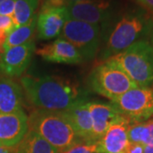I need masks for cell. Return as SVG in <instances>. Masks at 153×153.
<instances>
[{
    "mask_svg": "<svg viewBox=\"0 0 153 153\" xmlns=\"http://www.w3.org/2000/svg\"><path fill=\"white\" fill-rule=\"evenodd\" d=\"M21 85L29 103L36 109L65 111L87 94L78 82L60 76H23Z\"/></svg>",
    "mask_w": 153,
    "mask_h": 153,
    "instance_id": "6da1fadb",
    "label": "cell"
},
{
    "mask_svg": "<svg viewBox=\"0 0 153 153\" xmlns=\"http://www.w3.org/2000/svg\"><path fill=\"white\" fill-rule=\"evenodd\" d=\"M28 126L29 130L37 133L61 153L84 143L65 111L34 110L28 117Z\"/></svg>",
    "mask_w": 153,
    "mask_h": 153,
    "instance_id": "7a4b0ae2",
    "label": "cell"
},
{
    "mask_svg": "<svg viewBox=\"0 0 153 153\" xmlns=\"http://www.w3.org/2000/svg\"><path fill=\"white\" fill-rule=\"evenodd\" d=\"M153 26V16L143 9H135L123 14L110 31L103 59L125 50L138 41L146 39Z\"/></svg>",
    "mask_w": 153,
    "mask_h": 153,
    "instance_id": "3957f363",
    "label": "cell"
},
{
    "mask_svg": "<svg viewBox=\"0 0 153 153\" xmlns=\"http://www.w3.org/2000/svg\"><path fill=\"white\" fill-rule=\"evenodd\" d=\"M108 59L119 66L138 87L153 86V48L146 39L138 41Z\"/></svg>",
    "mask_w": 153,
    "mask_h": 153,
    "instance_id": "277c9868",
    "label": "cell"
},
{
    "mask_svg": "<svg viewBox=\"0 0 153 153\" xmlns=\"http://www.w3.org/2000/svg\"><path fill=\"white\" fill-rule=\"evenodd\" d=\"M88 85L94 93L113 101L137 84L112 60L106 59L94 67L88 76Z\"/></svg>",
    "mask_w": 153,
    "mask_h": 153,
    "instance_id": "5b68a950",
    "label": "cell"
},
{
    "mask_svg": "<svg viewBox=\"0 0 153 153\" xmlns=\"http://www.w3.org/2000/svg\"><path fill=\"white\" fill-rule=\"evenodd\" d=\"M60 36L78 50L83 60H93L98 54L101 38L100 25L67 19Z\"/></svg>",
    "mask_w": 153,
    "mask_h": 153,
    "instance_id": "8992f818",
    "label": "cell"
},
{
    "mask_svg": "<svg viewBox=\"0 0 153 153\" xmlns=\"http://www.w3.org/2000/svg\"><path fill=\"white\" fill-rule=\"evenodd\" d=\"M111 103L130 123L146 122L153 117V86L132 88Z\"/></svg>",
    "mask_w": 153,
    "mask_h": 153,
    "instance_id": "52a82bcc",
    "label": "cell"
},
{
    "mask_svg": "<svg viewBox=\"0 0 153 153\" xmlns=\"http://www.w3.org/2000/svg\"><path fill=\"white\" fill-rule=\"evenodd\" d=\"M68 19L89 24H108L113 18V7L110 0H88L69 3L66 6Z\"/></svg>",
    "mask_w": 153,
    "mask_h": 153,
    "instance_id": "ba28073f",
    "label": "cell"
},
{
    "mask_svg": "<svg viewBox=\"0 0 153 153\" xmlns=\"http://www.w3.org/2000/svg\"><path fill=\"white\" fill-rule=\"evenodd\" d=\"M28 130V117L23 110L11 113L0 112V146H16Z\"/></svg>",
    "mask_w": 153,
    "mask_h": 153,
    "instance_id": "9c48e42d",
    "label": "cell"
},
{
    "mask_svg": "<svg viewBox=\"0 0 153 153\" xmlns=\"http://www.w3.org/2000/svg\"><path fill=\"white\" fill-rule=\"evenodd\" d=\"M35 50L33 40L6 49L4 53L0 55V66L3 74L10 77L22 75L30 65Z\"/></svg>",
    "mask_w": 153,
    "mask_h": 153,
    "instance_id": "30bf717a",
    "label": "cell"
},
{
    "mask_svg": "<svg viewBox=\"0 0 153 153\" xmlns=\"http://www.w3.org/2000/svg\"><path fill=\"white\" fill-rule=\"evenodd\" d=\"M35 53L44 60L52 63L77 65L83 61L78 50L70 42L62 38L36 49Z\"/></svg>",
    "mask_w": 153,
    "mask_h": 153,
    "instance_id": "8fae6325",
    "label": "cell"
},
{
    "mask_svg": "<svg viewBox=\"0 0 153 153\" xmlns=\"http://www.w3.org/2000/svg\"><path fill=\"white\" fill-rule=\"evenodd\" d=\"M129 124V121L123 116L115 121L97 142L96 153H125L129 144L128 137Z\"/></svg>",
    "mask_w": 153,
    "mask_h": 153,
    "instance_id": "7c38bea8",
    "label": "cell"
},
{
    "mask_svg": "<svg viewBox=\"0 0 153 153\" xmlns=\"http://www.w3.org/2000/svg\"><path fill=\"white\" fill-rule=\"evenodd\" d=\"M67 19L66 7L41 8L37 15L38 38L49 40L60 35Z\"/></svg>",
    "mask_w": 153,
    "mask_h": 153,
    "instance_id": "4fadbf2b",
    "label": "cell"
},
{
    "mask_svg": "<svg viewBox=\"0 0 153 153\" xmlns=\"http://www.w3.org/2000/svg\"><path fill=\"white\" fill-rule=\"evenodd\" d=\"M88 108L92 118V141L96 143L121 115L111 103L88 101Z\"/></svg>",
    "mask_w": 153,
    "mask_h": 153,
    "instance_id": "5bb4252c",
    "label": "cell"
},
{
    "mask_svg": "<svg viewBox=\"0 0 153 153\" xmlns=\"http://www.w3.org/2000/svg\"><path fill=\"white\" fill-rule=\"evenodd\" d=\"M71 120L76 134L84 143L92 141V118L88 100H82L65 111Z\"/></svg>",
    "mask_w": 153,
    "mask_h": 153,
    "instance_id": "9a60e30c",
    "label": "cell"
},
{
    "mask_svg": "<svg viewBox=\"0 0 153 153\" xmlns=\"http://www.w3.org/2000/svg\"><path fill=\"white\" fill-rule=\"evenodd\" d=\"M23 89L10 76H0V112L11 113L22 110Z\"/></svg>",
    "mask_w": 153,
    "mask_h": 153,
    "instance_id": "2e32d148",
    "label": "cell"
},
{
    "mask_svg": "<svg viewBox=\"0 0 153 153\" xmlns=\"http://www.w3.org/2000/svg\"><path fill=\"white\" fill-rule=\"evenodd\" d=\"M15 153H61L37 133L28 130L16 146Z\"/></svg>",
    "mask_w": 153,
    "mask_h": 153,
    "instance_id": "e0dca14e",
    "label": "cell"
},
{
    "mask_svg": "<svg viewBox=\"0 0 153 153\" xmlns=\"http://www.w3.org/2000/svg\"><path fill=\"white\" fill-rule=\"evenodd\" d=\"M37 29V14L25 25L16 27L9 35L4 44V50L11 47L19 46L33 40V37Z\"/></svg>",
    "mask_w": 153,
    "mask_h": 153,
    "instance_id": "ac0fdd59",
    "label": "cell"
},
{
    "mask_svg": "<svg viewBox=\"0 0 153 153\" xmlns=\"http://www.w3.org/2000/svg\"><path fill=\"white\" fill-rule=\"evenodd\" d=\"M40 0H16L13 20L16 27L27 24L37 13Z\"/></svg>",
    "mask_w": 153,
    "mask_h": 153,
    "instance_id": "d6986e66",
    "label": "cell"
},
{
    "mask_svg": "<svg viewBox=\"0 0 153 153\" xmlns=\"http://www.w3.org/2000/svg\"><path fill=\"white\" fill-rule=\"evenodd\" d=\"M128 137L129 142L141 144L144 146L149 145L151 135L146 121L130 123L128 129Z\"/></svg>",
    "mask_w": 153,
    "mask_h": 153,
    "instance_id": "ffe728a7",
    "label": "cell"
},
{
    "mask_svg": "<svg viewBox=\"0 0 153 153\" xmlns=\"http://www.w3.org/2000/svg\"><path fill=\"white\" fill-rule=\"evenodd\" d=\"M96 143H80L74 146L64 153H96Z\"/></svg>",
    "mask_w": 153,
    "mask_h": 153,
    "instance_id": "44dd1931",
    "label": "cell"
},
{
    "mask_svg": "<svg viewBox=\"0 0 153 153\" xmlns=\"http://www.w3.org/2000/svg\"><path fill=\"white\" fill-rule=\"evenodd\" d=\"M16 0H4L0 3V16H13Z\"/></svg>",
    "mask_w": 153,
    "mask_h": 153,
    "instance_id": "7402d4cb",
    "label": "cell"
},
{
    "mask_svg": "<svg viewBox=\"0 0 153 153\" xmlns=\"http://www.w3.org/2000/svg\"><path fill=\"white\" fill-rule=\"evenodd\" d=\"M16 27L12 17L0 16V29L5 30L10 34Z\"/></svg>",
    "mask_w": 153,
    "mask_h": 153,
    "instance_id": "603a6c76",
    "label": "cell"
},
{
    "mask_svg": "<svg viewBox=\"0 0 153 153\" xmlns=\"http://www.w3.org/2000/svg\"><path fill=\"white\" fill-rule=\"evenodd\" d=\"M67 4L66 0H43L41 8H62Z\"/></svg>",
    "mask_w": 153,
    "mask_h": 153,
    "instance_id": "cb8c5ba5",
    "label": "cell"
},
{
    "mask_svg": "<svg viewBox=\"0 0 153 153\" xmlns=\"http://www.w3.org/2000/svg\"><path fill=\"white\" fill-rule=\"evenodd\" d=\"M143 152H144V145L129 142L126 149L125 153H143Z\"/></svg>",
    "mask_w": 153,
    "mask_h": 153,
    "instance_id": "d4e9b609",
    "label": "cell"
},
{
    "mask_svg": "<svg viewBox=\"0 0 153 153\" xmlns=\"http://www.w3.org/2000/svg\"><path fill=\"white\" fill-rule=\"evenodd\" d=\"M140 5L148 10L153 16V0H140Z\"/></svg>",
    "mask_w": 153,
    "mask_h": 153,
    "instance_id": "484cf974",
    "label": "cell"
},
{
    "mask_svg": "<svg viewBox=\"0 0 153 153\" xmlns=\"http://www.w3.org/2000/svg\"><path fill=\"white\" fill-rule=\"evenodd\" d=\"M146 123H147L148 128H149V130H150V144L149 145H153V117L150 118L149 120L146 121Z\"/></svg>",
    "mask_w": 153,
    "mask_h": 153,
    "instance_id": "4316f807",
    "label": "cell"
},
{
    "mask_svg": "<svg viewBox=\"0 0 153 153\" xmlns=\"http://www.w3.org/2000/svg\"><path fill=\"white\" fill-rule=\"evenodd\" d=\"M16 146L15 147H7L0 146V153H15Z\"/></svg>",
    "mask_w": 153,
    "mask_h": 153,
    "instance_id": "83f0119b",
    "label": "cell"
},
{
    "mask_svg": "<svg viewBox=\"0 0 153 153\" xmlns=\"http://www.w3.org/2000/svg\"><path fill=\"white\" fill-rule=\"evenodd\" d=\"M146 40H147L148 42H149V44H151V46L153 48V26L152 27V29H151L149 34H148Z\"/></svg>",
    "mask_w": 153,
    "mask_h": 153,
    "instance_id": "f1b7e54d",
    "label": "cell"
},
{
    "mask_svg": "<svg viewBox=\"0 0 153 153\" xmlns=\"http://www.w3.org/2000/svg\"><path fill=\"white\" fill-rule=\"evenodd\" d=\"M143 153H153V145H146L144 146Z\"/></svg>",
    "mask_w": 153,
    "mask_h": 153,
    "instance_id": "f546056e",
    "label": "cell"
},
{
    "mask_svg": "<svg viewBox=\"0 0 153 153\" xmlns=\"http://www.w3.org/2000/svg\"><path fill=\"white\" fill-rule=\"evenodd\" d=\"M67 3H77V2H84V1H88V0H66Z\"/></svg>",
    "mask_w": 153,
    "mask_h": 153,
    "instance_id": "4dcf8cb0",
    "label": "cell"
},
{
    "mask_svg": "<svg viewBox=\"0 0 153 153\" xmlns=\"http://www.w3.org/2000/svg\"><path fill=\"white\" fill-rule=\"evenodd\" d=\"M3 74V72H2V69H1V66H0V76Z\"/></svg>",
    "mask_w": 153,
    "mask_h": 153,
    "instance_id": "1f68e13d",
    "label": "cell"
},
{
    "mask_svg": "<svg viewBox=\"0 0 153 153\" xmlns=\"http://www.w3.org/2000/svg\"><path fill=\"white\" fill-rule=\"evenodd\" d=\"M134 1H135L137 4H140V0H134Z\"/></svg>",
    "mask_w": 153,
    "mask_h": 153,
    "instance_id": "d6a6232c",
    "label": "cell"
},
{
    "mask_svg": "<svg viewBox=\"0 0 153 153\" xmlns=\"http://www.w3.org/2000/svg\"><path fill=\"white\" fill-rule=\"evenodd\" d=\"M4 0H0V3H2V2H4Z\"/></svg>",
    "mask_w": 153,
    "mask_h": 153,
    "instance_id": "836d02e7",
    "label": "cell"
}]
</instances>
